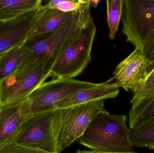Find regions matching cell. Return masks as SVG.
<instances>
[{
	"instance_id": "cell-6",
	"label": "cell",
	"mask_w": 154,
	"mask_h": 153,
	"mask_svg": "<svg viewBox=\"0 0 154 153\" xmlns=\"http://www.w3.org/2000/svg\"><path fill=\"white\" fill-rule=\"evenodd\" d=\"M122 23L127 41L143 49L154 33V0H124Z\"/></svg>"
},
{
	"instance_id": "cell-7",
	"label": "cell",
	"mask_w": 154,
	"mask_h": 153,
	"mask_svg": "<svg viewBox=\"0 0 154 153\" xmlns=\"http://www.w3.org/2000/svg\"><path fill=\"white\" fill-rule=\"evenodd\" d=\"M55 110L33 115L9 142L45 153H60L54 126Z\"/></svg>"
},
{
	"instance_id": "cell-17",
	"label": "cell",
	"mask_w": 154,
	"mask_h": 153,
	"mask_svg": "<svg viewBox=\"0 0 154 153\" xmlns=\"http://www.w3.org/2000/svg\"><path fill=\"white\" fill-rule=\"evenodd\" d=\"M130 139L134 147L154 150V120L135 130H130Z\"/></svg>"
},
{
	"instance_id": "cell-22",
	"label": "cell",
	"mask_w": 154,
	"mask_h": 153,
	"mask_svg": "<svg viewBox=\"0 0 154 153\" xmlns=\"http://www.w3.org/2000/svg\"><path fill=\"white\" fill-rule=\"evenodd\" d=\"M75 153H137L134 151L132 152H123V153H115V152H101V151H94L91 150V151H81V150H78L77 152Z\"/></svg>"
},
{
	"instance_id": "cell-10",
	"label": "cell",
	"mask_w": 154,
	"mask_h": 153,
	"mask_svg": "<svg viewBox=\"0 0 154 153\" xmlns=\"http://www.w3.org/2000/svg\"><path fill=\"white\" fill-rule=\"evenodd\" d=\"M33 116L29 98L16 104L0 107V147L11 141Z\"/></svg>"
},
{
	"instance_id": "cell-23",
	"label": "cell",
	"mask_w": 154,
	"mask_h": 153,
	"mask_svg": "<svg viewBox=\"0 0 154 153\" xmlns=\"http://www.w3.org/2000/svg\"><path fill=\"white\" fill-rule=\"evenodd\" d=\"M100 1H97V0H90V4L91 7L96 8Z\"/></svg>"
},
{
	"instance_id": "cell-11",
	"label": "cell",
	"mask_w": 154,
	"mask_h": 153,
	"mask_svg": "<svg viewBox=\"0 0 154 153\" xmlns=\"http://www.w3.org/2000/svg\"><path fill=\"white\" fill-rule=\"evenodd\" d=\"M35 11L9 21L0 20V54L22 46L30 31Z\"/></svg>"
},
{
	"instance_id": "cell-1",
	"label": "cell",
	"mask_w": 154,
	"mask_h": 153,
	"mask_svg": "<svg viewBox=\"0 0 154 153\" xmlns=\"http://www.w3.org/2000/svg\"><path fill=\"white\" fill-rule=\"evenodd\" d=\"M90 2L79 0L78 9L60 28L42 37L26 40L21 46L24 60L22 66L48 58L57 59L93 19Z\"/></svg>"
},
{
	"instance_id": "cell-8",
	"label": "cell",
	"mask_w": 154,
	"mask_h": 153,
	"mask_svg": "<svg viewBox=\"0 0 154 153\" xmlns=\"http://www.w3.org/2000/svg\"><path fill=\"white\" fill-rule=\"evenodd\" d=\"M97 84L68 78H55L45 82L29 97L32 114L55 110L56 105L60 101Z\"/></svg>"
},
{
	"instance_id": "cell-9",
	"label": "cell",
	"mask_w": 154,
	"mask_h": 153,
	"mask_svg": "<svg viewBox=\"0 0 154 153\" xmlns=\"http://www.w3.org/2000/svg\"><path fill=\"white\" fill-rule=\"evenodd\" d=\"M151 62L145 57L140 48L121 61L113 73V80L118 86L127 92L136 93L144 83L148 76L147 68Z\"/></svg>"
},
{
	"instance_id": "cell-20",
	"label": "cell",
	"mask_w": 154,
	"mask_h": 153,
	"mask_svg": "<svg viewBox=\"0 0 154 153\" xmlns=\"http://www.w3.org/2000/svg\"><path fill=\"white\" fill-rule=\"evenodd\" d=\"M47 8L65 13L75 11L79 7V0H52L46 4Z\"/></svg>"
},
{
	"instance_id": "cell-19",
	"label": "cell",
	"mask_w": 154,
	"mask_h": 153,
	"mask_svg": "<svg viewBox=\"0 0 154 153\" xmlns=\"http://www.w3.org/2000/svg\"><path fill=\"white\" fill-rule=\"evenodd\" d=\"M154 97V70L148 74L143 86L133 94L130 103L135 107Z\"/></svg>"
},
{
	"instance_id": "cell-13",
	"label": "cell",
	"mask_w": 154,
	"mask_h": 153,
	"mask_svg": "<svg viewBox=\"0 0 154 153\" xmlns=\"http://www.w3.org/2000/svg\"><path fill=\"white\" fill-rule=\"evenodd\" d=\"M73 13L63 12L42 5L35 11L34 21L26 40L42 37L57 29L68 20Z\"/></svg>"
},
{
	"instance_id": "cell-4",
	"label": "cell",
	"mask_w": 154,
	"mask_h": 153,
	"mask_svg": "<svg viewBox=\"0 0 154 153\" xmlns=\"http://www.w3.org/2000/svg\"><path fill=\"white\" fill-rule=\"evenodd\" d=\"M105 110L104 100L55 110L54 126L59 153L79 140L93 119Z\"/></svg>"
},
{
	"instance_id": "cell-2",
	"label": "cell",
	"mask_w": 154,
	"mask_h": 153,
	"mask_svg": "<svg viewBox=\"0 0 154 153\" xmlns=\"http://www.w3.org/2000/svg\"><path fill=\"white\" fill-rule=\"evenodd\" d=\"M127 117L111 115L106 110L98 114L91 120L81 137L80 144L94 151L109 152H132L130 129Z\"/></svg>"
},
{
	"instance_id": "cell-18",
	"label": "cell",
	"mask_w": 154,
	"mask_h": 153,
	"mask_svg": "<svg viewBox=\"0 0 154 153\" xmlns=\"http://www.w3.org/2000/svg\"><path fill=\"white\" fill-rule=\"evenodd\" d=\"M106 5L109 37L110 40H113L123 15L124 0H107Z\"/></svg>"
},
{
	"instance_id": "cell-3",
	"label": "cell",
	"mask_w": 154,
	"mask_h": 153,
	"mask_svg": "<svg viewBox=\"0 0 154 153\" xmlns=\"http://www.w3.org/2000/svg\"><path fill=\"white\" fill-rule=\"evenodd\" d=\"M56 60L48 58L28 64L0 82V107L13 105L28 99L51 77Z\"/></svg>"
},
{
	"instance_id": "cell-21",
	"label": "cell",
	"mask_w": 154,
	"mask_h": 153,
	"mask_svg": "<svg viewBox=\"0 0 154 153\" xmlns=\"http://www.w3.org/2000/svg\"><path fill=\"white\" fill-rule=\"evenodd\" d=\"M0 153H45L38 150L20 145L13 142H9L0 147Z\"/></svg>"
},
{
	"instance_id": "cell-5",
	"label": "cell",
	"mask_w": 154,
	"mask_h": 153,
	"mask_svg": "<svg viewBox=\"0 0 154 153\" xmlns=\"http://www.w3.org/2000/svg\"><path fill=\"white\" fill-rule=\"evenodd\" d=\"M97 31L93 19L81 33L59 56L52 67L51 77L74 79L91 62V53Z\"/></svg>"
},
{
	"instance_id": "cell-16",
	"label": "cell",
	"mask_w": 154,
	"mask_h": 153,
	"mask_svg": "<svg viewBox=\"0 0 154 153\" xmlns=\"http://www.w3.org/2000/svg\"><path fill=\"white\" fill-rule=\"evenodd\" d=\"M154 120V97L135 107H131L128 114V126L135 130Z\"/></svg>"
},
{
	"instance_id": "cell-15",
	"label": "cell",
	"mask_w": 154,
	"mask_h": 153,
	"mask_svg": "<svg viewBox=\"0 0 154 153\" xmlns=\"http://www.w3.org/2000/svg\"><path fill=\"white\" fill-rule=\"evenodd\" d=\"M21 46L13 48L0 54V82L22 66L23 60Z\"/></svg>"
},
{
	"instance_id": "cell-12",
	"label": "cell",
	"mask_w": 154,
	"mask_h": 153,
	"mask_svg": "<svg viewBox=\"0 0 154 153\" xmlns=\"http://www.w3.org/2000/svg\"><path fill=\"white\" fill-rule=\"evenodd\" d=\"M119 87L114 83L97 84L95 86L78 92L60 101L55 110L62 109L89 102L114 99L119 94Z\"/></svg>"
},
{
	"instance_id": "cell-14",
	"label": "cell",
	"mask_w": 154,
	"mask_h": 153,
	"mask_svg": "<svg viewBox=\"0 0 154 153\" xmlns=\"http://www.w3.org/2000/svg\"><path fill=\"white\" fill-rule=\"evenodd\" d=\"M42 0H0V20L14 19L35 11L42 5Z\"/></svg>"
}]
</instances>
